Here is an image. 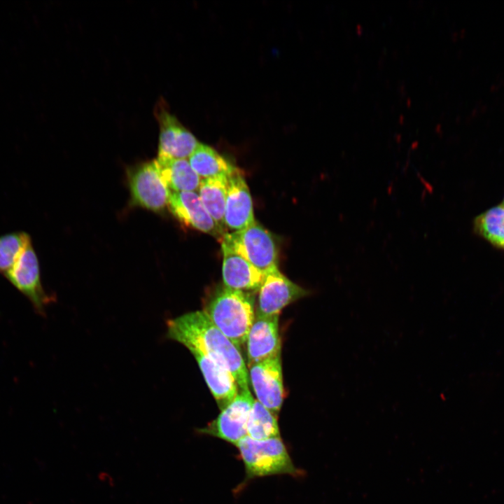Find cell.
I'll use <instances>...</instances> for the list:
<instances>
[{"instance_id": "6da1fadb", "label": "cell", "mask_w": 504, "mask_h": 504, "mask_svg": "<svg viewBox=\"0 0 504 504\" xmlns=\"http://www.w3.org/2000/svg\"><path fill=\"white\" fill-rule=\"evenodd\" d=\"M167 327L169 339L182 344L190 352L210 357L232 374L239 389L248 388V370L241 352L202 310L169 320Z\"/></svg>"}, {"instance_id": "7a4b0ae2", "label": "cell", "mask_w": 504, "mask_h": 504, "mask_svg": "<svg viewBox=\"0 0 504 504\" xmlns=\"http://www.w3.org/2000/svg\"><path fill=\"white\" fill-rule=\"evenodd\" d=\"M254 302L251 292L224 286L216 291L202 311L241 352L255 319Z\"/></svg>"}, {"instance_id": "3957f363", "label": "cell", "mask_w": 504, "mask_h": 504, "mask_svg": "<svg viewBox=\"0 0 504 504\" xmlns=\"http://www.w3.org/2000/svg\"><path fill=\"white\" fill-rule=\"evenodd\" d=\"M235 445L248 478L279 474L298 475L299 472L281 438L257 440L246 435Z\"/></svg>"}, {"instance_id": "277c9868", "label": "cell", "mask_w": 504, "mask_h": 504, "mask_svg": "<svg viewBox=\"0 0 504 504\" xmlns=\"http://www.w3.org/2000/svg\"><path fill=\"white\" fill-rule=\"evenodd\" d=\"M221 242L265 274L278 267L276 241L257 222L243 230L226 232Z\"/></svg>"}, {"instance_id": "5b68a950", "label": "cell", "mask_w": 504, "mask_h": 504, "mask_svg": "<svg viewBox=\"0 0 504 504\" xmlns=\"http://www.w3.org/2000/svg\"><path fill=\"white\" fill-rule=\"evenodd\" d=\"M128 180L134 204L154 211H161L168 205L171 191L155 160L130 169Z\"/></svg>"}, {"instance_id": "8992f818", "label": "cell", "mask_w": 504, "mask_h": 504, "mask_svg": "<svg viewBox=\"0 0 504 504\" xmlns=\"http://www.w3.org/2000/svg\"><path fill=\"white\" fill-rule=\"evenodd\" d=\"M4 276L29 299L38 313L45 314V309L52 302V297L43 287L39 262L31 241L22 250Z\"/></svg>"}, {"instance_id": "52a82bcc", "label": "cell", "mask_w": 504, "mask_h": 504, "mask_svg": "<svg viewBox=\"0 0 504 504\" xmlns=\"http://www.w3.org/2000/svg\"><path fill=\"white\" fill-rule=\"evenodd\" d=\"M154 114L159 124V158L186 159L200 142L169 110L163 99L157 102Z\"/></svg>"}, {"instance_id": "ba28073f", "label": "cell", "mask_w": 504, "mask_h": 504, "mask_svg": "<svg viewBox=\"0 0 504 504\" xmlns=\"http://www.w3.org/2000/svg\"><path fill=\"white\" fill-rule=\"evenodd\" d=\"M254 400L249 388L239 389L234 400L217 418L197 432L236 444L247 435V422Z\"/></svg>"}, {"instance_id": "9c48e42d", "label": "cell", "mask_w": 504, "mask_h": 504, "mask_svg": "<svg viewBox=\"0 0 504 504\" xmlns=\"http://www.w3.org/2000/svg\"><path fill=\"white\" fill-rule=\"evenodd\" d=\"M248 368L249 381L257 400L277 417L284 398L281 356L254 363Z\"/></svg>"}, {"instance_id": "30bf717a", "label": "cell", "mask_w": 504, "mask_h": 504, "mask_svg": "<svg viewBox=\"0 0 504 504\" xmlns=\"http://www.w3.org/2000/svg\"><path fill=\"white\" fill-rule=\"evenodd\" d=\"M258 293L256 313L263 316L279 315L290 303L310 294V291L284 276L278 267L265 274Z\"/></svg>"}, {"instance_id": "8fae6325", "label": "cell", "mask_w": 504, "mask_h": 504, "mask_svg": "<svg viewBox=\"0 0 504 504\" xmlns=\"http://www.w3.org/2000/svg\"><path fill=\"white\" fill-rule=\"evenodd\" d=\"M172 214L185 225L222 240L226 233L204 208L195 191H172L168 205Z\"/></svg>"}, {"instance_id": "7c38bea8", "label": "cell", "mask_w": 504, "mask_h": 504, "mask_svg": "<svg viewBox=\"0 0 504 504\" xmlns=\"http://www.w3.org/2000/svg\"><path fill=\"white\" fill-rule=\"evenodd\" d=\"M279 315L255 314L246 340L247 365L281 356Z\"/></svg>"}, {"instance_id": "4fadbf2b", "label": "cell", "mask_w": 504, "mask_h": 504, "mask_svg": "<svg viewBox=\"0 0 504 504\" xmlns=\"http://www.w3.org/2000/svg\"><path fill=\"white\" fill-rule=\"evenodd\" d=\"M255 222L248 187L242 173L237 167L228 176L225 225L234 231H238Z\"/></svg>"}, {"instance_id": "5bb4252c", "label": "cell", "mask_w": 504, "mask_h": 504, "mask_svg": "<svg viewBox=\"0 0 504 504\" xmlns=\"http://www.w3.org/2000/svg\"><path fill=\"white\" fill-rule=\"evenodd\" d=\"M222 276L225 287L251 292L259 290L265 274L221 242Z\"/></svg>"}, {"instance_id": "9a60e30c", "label": "cell", "mask_w": 504, "mask_h": 504, "mask_svg": "<svg viewBox=\"0 0 504 504\" xmlns=\"http://www.w3.org/2000/svg\"><path fill=\"white\" fill-rule=\"evenodd\" d=\"M195 357L204 380L220 410L231 403L239 388L232 374L220 364L197 351Z\"/></svg>"}, {"instance_id": "2e32d148", "label": "cell", "mask_w": 504, "mask_h": 504, "mask_svg": "<svg viewBox=\"0 0 504 504\" xmlns=\"http://www.w3.org/2000/svg\"><path fill=\"white\" fill-rule=\"evenodd\" d=\"M155 160L169 190L175 192L198 190L201 178L188 160L159 157Z\"/></svg>"}, {"instance_id": "e0dca14e", "label": "cell", "mask_w": 504, "mask_h": 504, "mask_svg": "<svg viewBox=\"0 0 504 504\" xmlns=\"http://www.w3.org/2000/svg\"><path fill=\"white\" fill-rule=\"evenodd\" d=\"M229 176L222 175L201 179L198 188V195L204 208L216 223L224 229Z\"/></svg>"}, {"instance_id": "ac0fdd59", "label": "cell", "mask_w": 504, "mask_h": 504, "mask_svg": "<svg viewBox=\"0 0 504 504\" xmlns=\"http://www.w3.org/2000/svg\"><path fill=\"white\" fill-rule=\"evenodd\" d=\"M188 162L201 179L229 176L237 169L215 149L200 142L188 158Z\"/></svg>"}, {"instance_id": "d6986e66", "label": "cell", "mask_w": 504, "mask_h": 504, "mask_svg": "<svg viewBox=\"0 0 504 504\" xmlns=\"http://www.w3.org/2000/svg\"><path fill=\"white\" fill-rule=\"evenodd\" d=\"M472 230L494 248L504 251V206H493L477 215Z\"/></svg>"}, {"instance_id": "ffe728a7", "label": "cell", "mask_w": 504, "mask_h": 504, "mask_svg": "<svg viewBox=\"0 0 504 504\" xmlns=\"http://www.w3.org/2000/svg\"><path fill=\"white\" fill-rule=\"evenodd\" d=\"M247 435L257 440L280 438L277 417L257 400H254L249 413Z\"/></svg>"}, {"instance_id": "44dd1931", "label": "cell", "mask_w": 504, "mask_h": 504, "mask_svg": "<svg viewBox=\"0 0 504 504\" xmlns=\"http://www.w3.org/2000/svg\"><path fill=\"white\" fill-rule=\"evenodd\" d=\"M31 241L30 235L24 231L10 232L0 236V274L3 276L6 274Z\"/></svg>"}, {"instance_id": "7402d4cb", "label": "cell", "mask_w": 504, "mask_h": 504, "mask_svg": "<svg viewBox=\"0 0 504 504\" xmlns=\"http://www.w3.org/2000/svg\"><path fill=\"white\" fill-rule=\"evenodd\" d=\"M503 204V205L504 206V197H503V202H502V204Z\"/></svg>"}]
</instances>
